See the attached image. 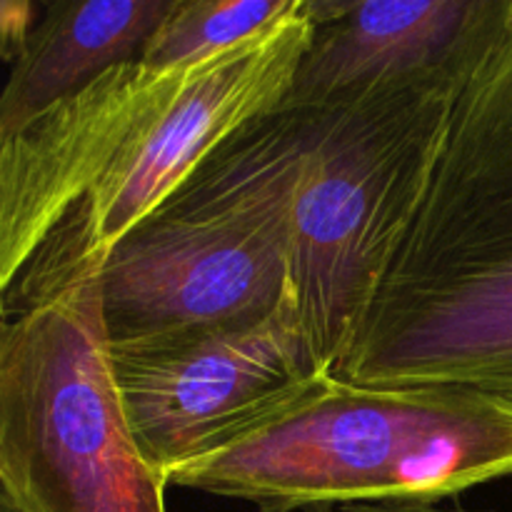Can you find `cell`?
I'll list each match as a JSON object with an SVG mask.
<instances>
[{
  "mask_svg": "<svg viewBox=\"0 0 512 512\" xmlns=\"http://www.w3.org/2000/svg\"><path fill=\"white\" fill-rule=\"evenodd\" d=\"M335 375L512 398V15L455 103L423 203Z\"/></svg>",
  "mask_w": 512,
  "mask_h": 512,
  "instance_id": "6da1fadb",
  "label": "cell"
},
{
  "mask_svg": "<svg viewBox=\"0 0 512 512\" xmlns=\"http://www.w3.org/2000/svg\"><path fill=\"white\" fill-rule=\"evenodd\" d=\"M512 475V398L473 388H368L318 375L200 458L165 473L260 512L438 503Z\"/></svg>",
  "mask_w": 512,
  "mask_h": 512,
  "instance_id": "7a4b0ae2",
  "label": "cell"
},
{
  "mask_svg": "<svg viewBox=\"0 0 512 512\" xmlns=\"http://www.w3.org/2000/svg\"><path fill=\"white\" fill-rule=\"evenodd\" d=\"M318 118L283 103L250 123L108 250L110 345L258 318L288 298L295 195Z\"/></svg>",
  "mask_w": 512,
  "mask_h": 512,
  "instance_id": "3957f363",
  "label": "cell"
},
{
  "mask_svg": "<svg viewBox=\"0 0 512 512\" xmlns=\"http://www.w3.org/2000/svg\"><path fill=\"white\" fill-rule=\"evenodd\" d=\"M103 260H33L3 290L0 498L15 512H165L115 385Z\"/></svg>",
  "mask_w": 512,
  "mask_h": 512,
  "instance_id": "277c9868",
  "label": "cell"
},
{
  "mask_svg": "<svg viewBox=\"0 0 512 512\" xmlns=\"http://www.w3.org/2000/svg\"><path fill=\"white\" fill-rule=\"evenodd\" d=\"M488 48L320 108L295 195L290 258V298L315 375H335L348 358L423 203L455 103Z\"/></svg>",
  "mask_w": 512,
  "mask_h": 512,
  "instance_id": "5b68a950",
  "label": "cell"
},
{
  "mask_svg": "<svg viewBox=\"0 0 512 512\" xmlns=\"http://www.w3.org/2000/svg\"><path fill=\"white\" fill-rule=\"evenodd\" d=\"M315 33L300 0L290 18L265 33L195 60L35 258L108 255L203 160L288 100Z\"/></svg>",
  "mask_w": 512,
  "mask_h": 512,
  "instance_id": "8992f818",
  "label": "cell"
},
{
  "mask_svg": "<svg viewBox=\"0 0 512 512\" xmlns=\"http://www.w3.org/2000/svg\"><path fill=\"white\" fill-rule=\"evenodd\" d=\"M110 358L135 440L163 478L318 378L290 295L258 318L110 345Z\"/></svg>",
  "mask_w": 512,
  "mask_h": 512,
  "instance_id": "52a82bcc",
  "label": "cell"
},
{
  "mask_svg": "<svg viewBox=\"0 0 512 512\" xmlns=\"http://www.w3.org/2000/svg\"><path fill=\"white\" fill-rule=\"evenodd\" d=\"M193 63L118 65L0 138V290L33 263Z\"/></svg>",
  "mask_w": 512,
  "mask_h": 512,
  "instance_id": "ba28073f",
  "label": "cell"
},
{
  "mask_svg": "<svg viewBox=\"0 0 512 512\" xmlns=\"http://www.w3.org/2000/svg\"><path fill=\"white\" fill-rule=\"evenodd\" d=\"M512 15V0H365L315 33L290 105L323 108L380 80L443 68L480 53Z\"/></svg>",
  "mask_w": 512,
  "mask_h": 512,
  "instance_id": "9c48e42d",
  "label": "cell"
},
{
  "mask_svg": "<svg viewBox=\"0 0 512 512\" xmlns=\"http://www.w3.org/2000/svg\"><path fill=\"white\" fill-rule=\"evenodd\" d=\"M173 0H55L10 63L0 95V138L118 65L140 60Z\"/></svg>",
  "mask_w": 512,
  "mask_h": 512,
  "instance_id": "30bf717a",
  "label": "cell"
},
{
  "mask_svg": "<svg viewBox=\"0 0 512 512\" xmlns=\"http://www.w3.org/2000/svg\"><path fill=\"white\" fill-rule=\"evenodd\" d=\"M300 0H173L140 60L175 68L210 58L290 18Z\"/></svg>",
  "mask_w": 512,
  "mask_h": 512,
  "instance_id": "8fae6325",
  "label": "cell"
},
{
  "mask_svg": "<svg viewBox=\"0 0 512 512\" xmlns=\"http://www.w3.org/2000/svg\"><path fill=\"white\" fill-rule=\"evenodd\" d=\"M43 8L28 0H3L0 3V53L8 63L20 55L30 33L38 25Z\"/></svg>",
  "mask_w": 512,
  "mask_h": 512,
  "instance_id": "7c38bea8",
  "label": "cell"
},
{
  "mask_svg": "<svg viewBox=\"0 0 512 512\" xmlns=\"http://www.w3.org/2000/svg\"><path fill=\"white\" fill-rule=\"evenodd\" d=\"M330 512H473L463 508H440L438 503H415V500H388V503H355Z\"/></svg>",
  "mask_w": 512,
  "mask_h": 512,
  "instance_id": "4fadbf2b",
  "label": "cell"
},
{
  "mask_svg": "<svg viewBox=\"0 0 512 512\" xmlns=\"http://www.w3.org/2000/svg\"><path fill=\"white\" fill-rule=\"evenodd\" d=\"M0 512H15V508H13V505L8 503V500L0 498Z\"/></svg>",
  "mask_w": 512,
  "mask_h": 512,
  "instance_id": "5bb4252c",
  "label": "cell"
}]
</instances>
